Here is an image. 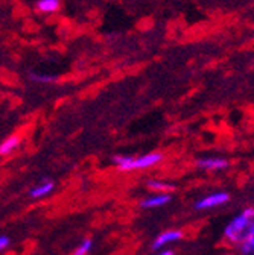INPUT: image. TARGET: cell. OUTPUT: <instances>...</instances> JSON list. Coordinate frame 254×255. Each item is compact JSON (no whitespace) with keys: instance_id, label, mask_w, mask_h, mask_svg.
Returning a JSON list of instances; mask_svg holds the SVG:
<instances>
[{"instance_id":"obj_16","label":"cell","mask_w":254,"mask_h":255,"mask_svg":"<svg viewBox=\"0 0 254 255\" xmlns=\"http://www.w3.org/2000/svg\"><path fill=\"white\" fill-rule=\"evenodd\" d=\"M158 255H174V251H171V249H166V251H162Z\"/></svg>"},{"instance_id":"obj_7","label":"cell","mask_w":254,"mask_h":255,"mask_svg":"<svg viewBox=\"0 0 254 255\" xmlns=\"http://www.w3.org/2000/svg\"><path fill=\"white\" fill-rule=\"evenodd\" d=\"M55 188V184L52 179H44L41 184H38L37 187H34L32 190H30V196H32L34 199H38V198H44L47 196L50 191Z\"/></svg>"},{"instance_id":"obj_3","label":"cell","mask_w":254,"mask_h":255,"mask_svg":"<svg viewBox=\"0 0 254 255\" xmlns=\"http://www.w3.org/2000/svg\"><path fill=\"white\" fill-rule=\"evenodd\" d=\"M163 159V155L158 153V152H151V153H146V155H142V156H134V161H133V170L136 169H148V167H152L155 164H158Z\"/></svg>"},{"instance_id":"obj_5","label":"cell","mask_w":254,"mask_h":255,"mask_svg":"<svg viewBox=\"0 0 254 255\" xmlns=\"http://www.w3.org/2000/svg\"><path fill=\"white\" fill-rule=\"evenodd\" d=\"M198 167L204 170H222L229 167V161L226 158H203L198 161Z\"/></svg>"},{"instance_id":"obj_4","label":"cell","mask_w":254,"mask_h":255,"mask_svg":"<svg viewBox=\"0 0 254 255\" xmlns=\"http://www.w3.org/2000/svg\"><path fill=\"white\" fill-rule=\"evenodd\" d=\"M181 237H183V233H181V231H178V230L165 231L163 234H160V236H158V237L154 240V243H152V249H154V251H160V249H162V248H165L166 245L174 243V242L180 240Z\"/></svg>"},{"instance_id":"obj_13","label":"cell","mask_w":254,"mask_h":255,"mask_svg":"<svg viewBox=\"0 0 254 255\" xmlns=\"http://www.w3.org/2000/svg\"><path fill=\"white\" fill-rule=\"evenodd\" d=\"M91 248H93V242H91L90 239H85V240L75 249L73 255H87V254L91 251Z\"/></svg>"},{"instance_id":"obj_14","label":"cell","mask_w":254,"mask_h":255,"mask_svg":"<svg viewBox=\"0 0 254 255\" xmlns=\"http://www.w3.org/2000/svg\"><path fill=\"white\" fill-rule=\"evenodd\" d=\"M30 79L34 82H41V84H50L53 81H56V78L53 76H47V75H35V73H30Z\"/></svg>"},{"instance_id":"obj_9","label":"cell","mask_w":254,"mask_h":255,"mask_svg":"<svg viewBox=\"0 0 254 255\" xmlns=\"http://www.w3.org/2000/svg\"><path fill=\"white\" fill-rule=\"evenodd\" d=\"M18 144H20V138L17 135L8 137L6 140L0 143V155H9L18 147Z\"/></svg>"},{"instance_id":"obj_6","label":"cell","mask_w":254,"mask_h":255,"mask_svg":"<svg viewBox=\"0 0 254 255\" xmlns=\"http://www.w3.org/2000/svg\"><path fill=\"white\" fill-rule=\"evenodd\" d=\"M171 202V195L168 193H160V195H154L151 198H146L140 202L142 208H158V207H165L166 204Z\"/></svg>"},{"instance_id":"obj_15","label":"cell","mask_w":254,"mask_h":255,"mask_svg":"<svg viewBox=\"0 0 254 255\" xmlns=\"http://www.w3.org/2000/svg\"><path fill=\"white\" fill-rule=\"evenodd\" d=\"M9 243H11V240L8 236H0V252L5 251L9 246Z\"/></svg>"},{"instance_id":"obj_1","label":"cell","mask_w":254,"mask_h":255,"mask_svg":"<svg viewBox=\"0 0 254 255\" xmlns=\"http://www.w3.org/2000/svg\"><path fill=\"white\" fill-rule=\"evenodd\" d=\"M253 217H254V210L253 208H247L244 213L236 216L226 228V233H224L226 239L230 240L232 243L242 242L244 237L247 236L248 230L254 225Z\"/></svg>"},{"instance_id":"obj_2","label":"cell","mask_w":254,"mask_h":255,"mask_svg":"<svg viewBox=\"0 0 254 255\" xmlns=\"http://www.w3.org/2000/svg\"><path fill=\"white\" fill-rule=\"evenodd\" d=\"M229 201H230V195L229 193H226V191H218V193H212V195L200 199L195 204V208L197 210H210V208L219 207L222 204H227Z\"/></svg>"},{"instance_id":"obj_8","label":"cell","mask_w":254,"mask_h":255,"mask_svg":"<svg viewBox=\"0 0 254 255\" xmlns=\"http://www.w3.org/2000/svg\"><path fill=\"white\" fill-rule=\"evenodd\" d=\"M241 252L244 255H253L254 252V225L248 230L247 236L244 237V240L241 242Z\"/></svg>"},{"instance_id":"obj_11","label":"cell","mask_w":254,"mask_h":255,"mask_svg":"<svg viewBox=\"0 0 254 255\" xmlns=\"http://www.w3.org/2000/svg\"><path fill=\"white\" fill-rule=\"evenodd\" d=\"M133 161H134V156H126V155H117L113 158V163L119 167V170H123V172L133 170Z\"/></svg>"},{"instance_id":"obj_10","label":"cell","mask_w":254,"mask_h":255,"mask_svg":"<svg viewBox=\"0 0 254 255\" xmlns=\"http://www.w3.org/2000/svg\"><path fill=\"white\" fill-rule=\"evenodd\" d=\"M61 6L59 0H38L37 2V9L44 12V14H52L56 12Z\"/></svg>"},{"instance_id":"obj_12","label":"cell","mask_w":254,"mask_h":255,"mask_svg":"<svg viewBox=\"0 0 254 255\" xmlns=\"http://www.w3.org/2000/svg\"><path fill=\"white\" fill-rule=\"evenodd\" d=\"M148 188H151L154 191H160V193H169V191L175 190V185H172L166 181L152 179V181H148Z\"/></svg>"}]
</instances>
